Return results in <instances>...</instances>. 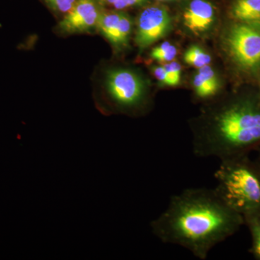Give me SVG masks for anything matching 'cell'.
Masks as SVG:
<instances>
[{
  "instance_id": "obj_1",
  "label": "cell",
  "mask_w": 260,
  "mask_h": 260,
  "mask_svg": "<svg viewBox=\"0 0 260 260\" xmlns=\"http://www.w3.org/2000/svg\"><path fill=\"white\" fill-rule=\"evenodd\" d=\"M244 223L214 188H188L173 195L150 228L160 242L181 246L205 260Z\"/></svg>"
},
{
  "instance_id": "obj_2",
  "label": "cell",
  "mask_w": 260,
  "mask_h": 260,
  "mask_svg": "<svg viewBox=\"0 0 260 260\" xmlns=\"http://www.w3.org/2000/svg\"><path fill=\"white\" fill-rule=\"evenodd\" d=\"M196 129L193 154L221 160L244 155L260 143V104L241 99L223 104L205 117Z\"/></svg>"
},
{
  "instance_id": "obj_3",
  "label": "cell",
  "mask_w": 260,
  "mask_h": 260,
  "mask_svg": "<svg viewBox=\"0 0 260 260\" xmlns=\"http://www.w3.org/2000/svg\"><path fill=\"white\" fill-rule=\"evenodd\" d=\"M220 161L215 190L244 220L260 217V166L251 164L244 155Z\"/></svg>"
},
{
  "instance_id": "obj_4",
  "label": "cell",
  "mask_w": 260,
  "mask_h": 260,
  "mask_svg": "<svg viewBox=\"0 0 260 260\" xmlns=\"http://www.w3.org/2000/svg\"><path fill=\"white\" fill-rule=\"evenodd\" d=\"M225 46L233 60L243 70L254 71L260 67V24L232 25L225 36Z\"/></svg>"
},
{
  "instance_id": "obj_5",
  "label": "cell",
  "mask_w": 260,
  "mask_h": 260,
  "mask_svg": "<svg viewBox=\"0 0 260 260\" xmlns=\"http://www.w3.org/2000/svg\"><path fill=\"white\" fill-rule=\"evenodd\" d=\"M106 87L111 102L119 109L133 110L144 104L146 97L144 82L131 70H109Z\"/></svg>"
},
{
  "instance_id": "obj_6",
  "label": "cell",
  "mask_w": 260,
  "mask_h": 260,
  "mask_svg": "<svg viewBox=\"0 0 260 260\" xmlns=\"http://www.w3.org/2000/svg\"><path fill=\"white\" fill-rule=\"evenodd\" d=\"M171 26L170 15L166 8L150 7L142 12L138 18L135 42L144 49L164 37Z\"/></svg>"
},
{
  "instance_id": "obj_7",
  "label": "cell",
  "mask_w": 260,
  "mask_h": 260,
  "mask_svg": "<svg viewBox=\"0 0 260 260\" xmlns=\"http://www.w3.org/2000/svg\"><path fill=\"white\" fill-rule=\"evenodd\" d=\"M99 14L93 0H78L59 23V28L65 34L89 31L96 27Z\"/></svg>"
},
{
  "instance_id": "obj_8",
  "label": "cell",
  "mask_w": 260,
  "mask_h": 260,
  "mask_svg": "<svg viewBox=\"0 0 260 260\" xmlns=\"http://www.w3.org/2000/svg\"><path fill=\"white\" fill-rule=\"evenodd\" d=\"M213 5L205 0H192L183 15L188 30L196 35L209 30L214 21Z\"/></svg>"
},
{
  "instance_id": "obj_9",
  "label": "cell",
  "mask_w": 260,
  "mask_h": 260,
  "mask_svg": "<svg viewBox=\"0 0 260 260\" xmlns=\"http://www.w3.org/2000/svg\"><path fill=\"white\" fill-rule=\"evenodd\" d=\"M195 95L200 99L215 96L220 88L218 76L209 65L198 69L193 79Z\"/></svg>"
},
{
  "instance_id": "obj_10",
  "label": "cell",
  "mask_w": 260,
  "mask_h": 260,
  "mask_svg": "<svg viewBox=\"0 0 260 260\" xmlns=\"http://www.w3.org/2000/svg\"><path fill=\"white\" fill-rule=\"evenodd\" d=\"M232 13L242 23L260 24V0H237Z\"/></svg>"
},
{
  "instance_id": "obj_11",
  "label": "cell",
  "mask_w": 260,
  "mask_h": 260,
  "mask_svg": "<svg viewBox=\"0 0 260 260\" xmlns=\"http://www.w3.org/2000/svg\"><path fill=\"white\" fill-rule=\"evenodd\" d=\"M121 13L105 12L100 13L98 19L96 28L104 37L112 44L115 37Z\"/></svg>"
},
{
  "instance_id": "obj_12",
  "label": "cell",
  "mask_w": 260,
  "mask_h": 260,
  "mask_svg": "<svg viewBox=\"0 0 260 260\" xmlns=\"http://www.w3.org/2000/svg\"><path fill=\"white\" fill-rule=\"evenodd\" d=\"M184 60L186 64L200 69L206 65H209L211 57L198 46H191L184 53Z\"/></svg>"
},
{
  "instance_id": "obj_13",
  "label": "cell",
  "mask_w": 260,
  "mask_h": 260,
  "mask_svg": "<svg viewBox=\"0 0 260 260\" xmlns=\"http://www.w3.org/2000/svg\"><path fill=\"white\" fill-rule=\"evenodd\" d=\"M131 19L127 15L121 13L115 37L112 44L114 47H124L129 42L130 34L132 31Z\"/></svg>"
},
{
  "instance_id": "obj_14",
  "label": "cell",
  "mask_w": 260,
  "mask_h": 260,
  "mask_svg": "<svg viewBox=\"0 0 260 260\" xmlns=\"http://www.w3.org/2000/svg\"><path fill=\"white\" fill-rule=\"evenodd\" d=\"M177 54V48L169 42H165L154 48L151 51V57L160 62H170L174 60Z\"/></svg>"
},
{
  "instance_id": "obj_15",
  "label": "cell",
  "mask_w": 260,
  "mask_h": 260,
  "mask_svg": "<svg viewBox=\"0 0 260 260\" xmlns=\"http://www.w3.org/2000/svg\"><path fill=\"white\" fill-rule=\"evenodd\" d=\"M252 237V252L254 256L260 259V217L246 219Z\"/></svg>"
},
{
  "instance_id": "obj_16",
  "label": "cell",
  "mask_w": 260,
  "mask_h": 260,
  "mask_svg": "<svg viewBox=\"0 0 260 260\" xmlns=\"http://www.w3.org/2000/svg\"><path fill=\"white\" fill-rule=\"evenodd\" d=\"M165 68L167 74L170 79L172 86L179 85L181 81V65L177 61H172L162 65Z\"/></svg>"
},
{
  "instance_id": "obj_17",
  "label": "cell",
  "mask_w": 260,
  "mask_h": 260,
  "mask_svg": "<svg viewBox=\"0 0 260 260\" xmlns=\"http://www.w3.org/2000/svg\"><path fill=\"white\" fill-rule=\"evenodd\" d=\"M53 9L60 13H68L74 6L76 0H46Z\"/></svg>"
},
{
  "instance_id": "obj_18",
  "label": "cell",
  "mask_w": 260,
  "mask_h": 260,
  "mask_svg": "<svg viewBox=\"0 0 260 260\" xmlns=\"http://www.w3.org/2000/svg\"><path fill=\"white\" fill-rule=\"evenodd\" d=\"M153 73L155 78L158 80L160 83H162V85L172 86L169 75H168L167 72L166 71L164 66L155 67L153 68Z\"/></svg>"
},
{
  "instance_id": "obj_19",
  "label": "cell",
  "mask_w": 260,
  "mask_h": 260,
  "mask_svg": "<svg viewBox=\"0 0 260 260\" xmlns=\"http://www.w3.org/2000/svg\"><path fill=\"white\" fill-rule=\"evenodd\" d=\"M144 1L145 0H117V2L114 3V6L116 9L122 10L124 8L134 6V5L140 4Z\"/></svg>"
},
{
  "instance_id": "obj_20",
  "label": "cell",
  "mask_w": 260,
  "mask_h": 260,
  "mask_svg": "<svg viewBox=\"0 0 260 260\" xmlns=\"http://www.w3.org/2000/svg\"><path fill=\"white\" fill-rule=\"evenodd\" d=\"M99 1L102 2L103 3H106V4H112L117 2V0H99Z\"/></svg>"
},
{
  "instance_id": "obj_21",
  "label": "cell",
  "mask_w": 260,
  "mask_h": 260,
  "mask_svg": "<svg viewBox=\"0 0 260 260\" xmlns=\"http://www.w3.org/2000/svg\"><path fill=\"white\" fill-rule=\"evenodd\" d=\"M158 1H169V0H158Z\"/></svg>"
},
{
  "instance_id": "obj_22",
  "label": "cell",
  "mask_w": 260,
  "mask_h": 260,
  "mask_svg": "<svg viewBox=\"0 0 260 260\" xmlns=\"http://www.w3.org/2000/svg\"><path fill=\"white\" fill-rule=\"evenodd\" d=\"M259 166H260V159H259Z\"/></svg>"
}]
</instances>
